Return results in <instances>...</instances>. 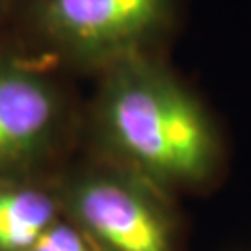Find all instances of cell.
<instances>
[{"mask_svg":"<svg viewBox=\"0 0 251 251\" xmlns=\"http://www.w3.org/2000/svg\"><path fill=\"white\" fill-rule=\"evenodd\" d=\"M30 251H95V248L76 225L62 216L47 229Z\"/></svg>","mask_w":251,"mask_h":251,"instance_id":"cell-6","label":"cell"},{"mask_svg":"<svg viewBox=\"0 0 251 251\" xmlns=\"http://www.w3.org/2000/svg\"><path fill=\"white\" fill-rule=\"evenodd\" d=\"M63 218L95 251H180L170 192L97 156L56 182Z\"/></svg>","mask_w":251,"mask_h":251,"instance_id":"cell-3","label":"cell"},{"mask_svg":"<svg viewBox=\"0 0 251 251\" xmlns=\"http://www.w3.org/2000/svg\"><path fill=\"white\" fill-rule=\"evenodd\" d=\"M177 0H21V23L36 52L60 69L95 73L156 54Z\"/></svg>","mask_w":251,"mask_h":251,"instance_id":"cell-2","label":"cell"},{"mask_svg":"<svg viewBox=\"0 0 251 251\" xmlns=\"http://www.w3.org/2000/svg\"><path fill=\"white\" fill-rule=\"evenodd\" d=\"M62 73L26 49H0V179L39 177L78 130Z\"/></svg>","mask_w":251,"mask_h":251,"instance_id":"cell-4","label":"cell"},{"mask_svg":"<svg viewBox=\"0 0 251 251\" xmlns=\"http://www.w3.org/2000/svg\"><path fill=\"white\" fill-rule=\"evenodd\" d=\"M97 78L84 117L97 156L170 194L214 182L224 164L220 130L158 54L128 58Z\"/></svg>","mask_w":251,"mask_h":251,"instance_id":"cell-1","label":"cell"},{"mask_svg":"<svg viewBox=\"0 0 251 251\" xmlns=\"http://www.w3.org/2000/svg\"><path fill=\"white\" fill-rule=\"evenodd\" d=\"M62 216L56 182L39 177L0 179V251H30Z\"/></svg>","mask_w":251,"mask_h":251,"instance_id":"cell-5","label":"cell"}]
</instances>
